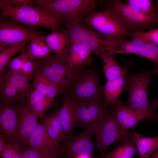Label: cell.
Returning a JSON list of instances; mask_svg holds the SVG:
<instances>
[{"mask_svg":"<svg viewBox=\"0 0 158 158\" xmlns=\"http://www.w3.org/2000/svg\"><path fill=\"white\" fill-rule=\"evenodd\" d=\"M33 6L49 16L63 20L68 18L75 21L84 18L101 6L97 0H33Z\"/></svg>","mask_w":158,"mask_h":158,"instance_id":"1","label":"cell"},{"mask_svg":"<svg viewBox=\"0 0 158 158\" xmlns=\"http://www.w3.org/2000/svg\"><path fill=\"white\" fill-rule=\"evenodd\" d=\"M153 74L152 68L137 74L127 72L126 78L129 94L126 105L144 111L158 121V116L154 111L158 102L155 100L150 104L147 97V90L152 83Z\"/></svg>","mask_w":158,"mask_h":158,"instance_id":"2","label":"cell"},{"mask_svg":"<svg viewBox=\"0 0 158 158\" xmlns=\"http://www.w3.org/2000/svg\"><path fill=\"white\" fill-rule=\"evenodd\" d=\"M0 8L1 12L0 16L9 17L30 28H44L52 32L62 29L63 20L52 18L32 6L27 5L14 7L0 5Z\"/></svg>","mask_w":158,"mask_h":158,"instance_id":"3","label":"cell"},{"mask_svg":"<svg viewBox=\"0 0 158 158\" xmlns=\"http://www.w3.org/2000/svg\"><path fill=\"white\" fill-rule=\"evenodd\" d=\"M35 62V70L60 87L64 93L67 91L81 68L71 66L55 55Z\"/></svg>","mask_w":158,"mask_h":158,"instance_id":"4","label":"cell"},{"mask_svg":"<svg viewBox=\"0 0 158 158\" xmlns=\"http://www.w3.org/2000/svg\"><path fill=\"white\" fill-rule=\"evenodd\" d=\"M107 9L113 14L123 28L129 33L130 31H135L136 32L142 31L141 29L143 28L158 23L157 16L146 14L128 3L119 0L109 1Z\"/></svg>","mask_w":158,"mask_h":158,"instance_id":"5","label":"cell"},{"mask_svg":"<svg viewBox=\"0 0 158 158\" xmlns=\"http://www.w3.org/2000/svg\"><path fill=\"white\" fill-rule=\"evenodd\" d=\"M63 23L69 32L72 44H81L95 54L106 51L107 36L97 32L82 21H75L66 18Z\"/></svg>","mask_w":158,"mask_h":158,"instance_id":"6","label":"cell"},{"mask_svg":"<svg viewBox=\"0 0 158 158\" xmlns=\"http://www.w3.org/2000/svg\"><path fill=\"white\" fill-rule=\"evenodd\" d=\"M100 72L95 68H81L65 92L77 100L101 99L103 89Z\"/></svg>","mask_w":158,"mask_h":158,"instance_id":"7","label":"cell"},{"mask_svg":"<svg viewBox=\"0 0 158 158\" xmlns=\"http://www.w3.org/2000/svg\"><path fill=\"white\" fill-rule=\"evenodd\" d=\"M96 141L94 148L99 150L101 156L113 143L131 138L133 133L124 128L117 120L114 108L109 109L108 115L99 130L95 134Z\"/></svg>","mask_w":158,"mask_h":158,"instance_id":"8","label":"cell"},{"mask_svg":"<svg viewBox=\"0 0 158 158\" xmlns=\"http://www.w3.org/2000/svg\"><path fill=\"white\" fill-rule=\"evenodd\" d=\"M108 52L112 54H134L146 58L154 63L153 74H158V46L140 40L111 37Z\"/></svg>","mask_w":158,"mask_h":158,"instance_id":"9","label":"cell"},{"mask_svg":"<svg viewBox=\"0 0 158 158\" xmlns=\"http://www.w3.org/2000/svg\"><path fill=\"white\" fill-rule=\"evenodd\" d=\"M82 21L99 33L111 37L125 38L131 34L122 26L113 14L107 9L92 11L85 17Z\"/></svg>","mask_w":158,"mask_h":158,"instance_id":"10","label":"cell"},{"mask_svg":"<svg viewBox=\"0 0 158 158\" xmlns=\"http://www.w3.org/2000/svg\"><path fill=\"white\" fill-rule=\"evenodd\" d=\"M77 100L76 127L81 126L86 128L91 125L103 124L109 109L101 99Z\"/></svg>","mask_w":158,"mask_h":158,"instance_id":"11","label":"cell"},{"mask_svg":"<svg viewBox=\"0 0 158 158\" xmlns=\"http://www.w3.org/2000/svg\"><path fill=\"white\" fill-rule=\"evenodd\" d=\"M102 125H91L78 135L73 137L61 146L62 157L75 158L80 155H84L93 158L94 143L92 137L99 130Z\"/></svg>","mask_w":158,"mask_h":158,"instance_id":"12","label":"cell"},{"mask_svg":"<svg viewBox=\"0 0 158 158\" xmlns=\"http://www.w3.org/2000/svg\"><path fill=\"white\" fill-rule=\"evenodd\" d=\"M0 20V50L20 43L38 32L24 26L10 18L1 16Z\"/></svg>","mask_w":158,"mask_h":158,"instance_id":"13","label":"cell"},{"mask_svg":"<svg viewBox=\"0 0 158 158\" xmlns=\"http://www.w3.org/2000/svg\"><path fill=\"white\" fill-rule=\"evenodd\" d=\"M17 106V127L12 142L23 148L26 146L28 139L38 123L37 118L25 100L19 103Z\"/></svg>","mask_w":158,"mask_h":158,"instance_id":"14","label":"cell"},{"mask_svg":"<svg viewBox=\"0 0 158 158\" xmlns=\"http://www.w3.org/2000/svg\"><path fill=\"white\" fill-rule=\"evenodd\" d=\"M62 95V103L59 110V116L64 134L61 145L69 141L73 136V132L76 127L75 111L77 100L66 92Z\"/></svg>","mask_w":158,"mask_h":158,"instance_id":"15","label":"cell"},{"mask_svg":"<svg viewBox=\"0 0 158 158\" xmlns=\"http://www.w3.org/2000/svg\"><path fill=\"white\" fill-rule=\"evenodd\" d=\"M26 146L39 151L51 152L59 157H62V149L52 140L42 123H38L33 131L27 141Z\"/></svg>","mask_w":158,"mask_h":158,"instance_id":"16","label":"cell"},{"mask_svg":"<svg viewBox=\"0 0 158 158\" xmlns=\"http://www.w3.org/2000/svg\"><path fill=\"white\" fill-rule=\"evenodd\" d=\"M17 106L12 104L0 105V134L6 143H11L17 125Z\"/></svg>","mask_w":158,"mask_h":158,"instance_id":"17","label":"cell"},{"mask_svg":"<svg viewBox=\"0 0 158 158\" xmlns=\"http://www.w3.org/2000/svg\"><path fill=\"white\" fill-rule=\"evenodd\" d=\"M113 107L118 122L127 130L133 128L142 120L151 121L154 118L144 111L126 105L121 104Z\"/></svg>","mask_w":158,"mask_h":158,"instance_id":"18","label":"cell"},{"mask_svg":"<svg viewBox=\"0 0 158 158\" xmlns=\"http://www.w3.org/2000/svg\"><path fill=\"white\" fill-rule=\"evenodd\" d=\"M44 39L56 57L63 60L72 44L68 30L65 27L60 31L52 32L44 36Z\"/></svg>","mask_w":158,"mask_h":158,"instance_id":"19","label":"cell"},{"mask_svg":"<svg viewBox=\"0 0 158 158\" xmlns=\"http://www.w3.org/2000/svg\"><path fill=\"white\" fill-rule=\"evenodd\" d=\"M126 74L116 79L107 81L103 89L102 94L105 97L104 103L107 106L114 107L122 104L119 99L120 94L123 91L128 90L126 78Z\"/></svg>","mask_w":158,"mask_h":158,"instance_id":"20","label":"cell"},{"mask_svg":"<svg viewBox=\"0 0 158 158\" xmlns=\"http://www.w3.org/2000/svg\"><path fill=\"white\" fill-rule=\"evenodd\" d=\"M58 112L59 110L56 109L49 114H44L41 119L42 123L52 140L61 149V145L64 140V134Z\"/></svg>","mask_w":158,"mask_h":158,"instance_id":"21","label":"cell"},{"mask_svg":"<svg viewBox=\"0 0 158 158\" xmlns=\"http://www.w3.org/2000/svg\"><path fill=\"white\" fill-rule=\"evenodd\" d=\"M92 53L80 44H72L63 61L71 67L84 68L92 60Z\"/></svg>","mask_w":158,"mask_h":158,"instance_id":"22","label":"cell"},{"mask_svg":"<svg viewBox=\"0 0 158 158\" xmlns=\"http://www.w3.org/2000/svg\"><path fill=\"white\" fill-rule=\"evenodd\" d=\"M33 75V88L48 99L54 101L56 95L64 93L60 87L35 70Z\"/></svg>","mask_w":158,"mask_h":158,"instance_id":"23","label":"cell"},{"mask_svg":"<svg viewBox=\"0 0 158 158\" xmlns=\"http://www.w3.org/2000/svg\"><path fill=\"white\" fill-rule=\"evenodd\" d=\"M29 41L26 49L29 59L34 61L43 59L51 55L52 51L46 42L44 36L39 32L34 35Z\"/></svg>","mask_w":158,"mask_h":158,"instance_id":"24","label":"cell"},{"mask_svg":"<svg viewBox=\"0 0 158 158\" xmlns=\"http://www.w3.org/2000/svg\"><path fill=\"white\" fill-rule=\"evenodd\" d=\"M132 130L131 138L136 145L139 158H150L158 149V136L148 137Z\"/></svg>","mask_w":158,"mask_h":158,"instance_id":"25","label":"cell"},{"mask_svg":"<svg viewBox=\"0 0 158 158\" xmlns=\"http://www.w3.org/2000/svg\"><path fill=\"white\" fill-rule=\"evenodd\" d=\"M0 79L6 81L22 92L26 97L34 88L30 79L20 72L10 71L5 68L0 74Z\"/></svg>","mask_w":158,"mask_h":158,"instance_id":"26","label":"cell"},{"mask_svg":"<svg viewBox=\"0 0 158 158\" xmlns=\"http://www.w3.org/2000/svg\"><path fill=\"white\" fill-rule=\"evenodd\" d=\"M99 55L102 59L103 70L107 81L116 79L123 75L126 74V69L121 66L118 63L113 54L108 51H103Z\"/></svg>","mask_w":158,"mask_h":158,"instance_id":"27","label":"cell"},{"mask_svg":"<svg viewBox=\"0 0 158 158\" xmlns=\"http://www.w3.org/2000/svg\"><path fill=\"white\" fill-rule=\"evenodd\" d=\"M25 98L21 91L9 82L0 79L1 104H12L17 102L19 103L23 101Z\"/></svg>","mask_w":158,"mask_h":158,"instance_id":"28","label":"cell"},{"mask_svg":"<svg viewBox=\"0 0 158 158\" xmlns=\"http://www.w3.org/2000/svg\"><path fill=\"white\" fill-rule=\"evenodd\" d=\"M136 145L131 138L121 141L120 145L115 147L110 152L101 156V158H132L137 152Z\"/></svg>","mask_w":158,"mask_h":158,"instance_id":"29","label":"cell"},{"mask_svg":"<svg viewBox=\"0 0 158 158\" xmlns=\"http://www.w3.org/2000/svg\"><path fill=\"white\" fill-rule=\"evenodd\" d=\"M31 37L20 43L0 50V74L1 73L13 56L25 49V45Z\"/></svg>","mask_w":158,"mask_h":158,"instance_id":"30","label":"cell"},{"mask_svg":"<svg viewBox=\"0 0 158 158\" xmlns=\"http://www.w3.org/2000/svg\"><path fill=\"white\" fill-rule=\"evenodd\" d=\"M128 4L134 8L147 15L157 16L152 1L150 0H127Z\"/></svg>","mask_w":158,"mask_h":158,"instance_id":"31","label":"cell"},{"mask_svg":"<svg viewBox=\"0 0 158 158\" xmlns=\"http://www.w3.org/2000/svg\"><path fill=\"white\" fill-rule=\"evenodd\" d=\"M132 40L149 43L158 46V28L147 31H139L132 34Z\"/></svg>","mask_w":158,"mask_h":158,"instance_id":"32","label":"cell"},{"mask_svg":"<svg viewBox=\"0 0 158 158\" xmlns=\"http://www.w3.org/2000/svg\"><path fill=\"white\" fill-rule=\"evenodd\" d=\"M29 59L25 49L18 56L9 61L6 65L7 68L12 72H20L23 65Z\"/></svg>","mask_w":158,"mask_h":158,"instance_id":"33","label":"cell"},{"mask_svg":"<svg viewBox=\"0 0 158 158\" xmlns=\"http://www.w3.org/2000/svg\"><path fill=\"white\" fill-rule=\"evenodd\" d=\"M21 148L19 144L15 142L6 143L1 157L2 158H21Z\"/></svg>","mask_w":158,"mask_h":158,"instance_id":"34","label":"cell"},{"mask_svg":"<svg viewBox=\"0 0 158 158\" xmlns=\"http://www.w3.org/2000/svg\"><path fill=\"white\" fill-rule=\"evenodd\" d=\"M57 155L48 151H39L28 146L23 148L22 151L21 158H47Z\"/></svg>","mask_w":158,"mask_h":158,"instance_id":"35","label":"cell"},{"mask_svg":"<svg viewBox=\"0 0 158 158\" xmlns=\"http://www.w3.org/2000/svg\"><path fill=\"white\" fill-rule=\"evenodd\" d=\"M54 103V101L45 100L36 104L31 109L37 118L38 117L41 118L44 112L53 105Z\"/></svg>","mask_w":158,"mask_h":158,"instance_id":"36","label":"cell"},{"mask_svg":"<svg viewBox=\"0 0 158 158\" xmlns=\"http://www.w3.org/2000/svg\"><path fill=\"white\" fill-rule=\"evenodd\" d=\"M47 99L49 100L33 89L24 100L25 101L30 109H31L36 104Z\"/></svg>","mask_w":158,"mask_h":158,"instance_id":"37","label":"cell"},{"mask_svg":"<svg viewBox=\"0 0 158 158\" xmlns=\"http://www.w3.org/2000/svg\"><path fill=\"white\" fill-rule=\"evenodd\" d=\"M35 67V61L29 59L23 65L20 73L30 79H33V74Z\"/></svg>","mask_w":158,"mask_h":158,"instance_id":"38","label":"cell"},{"mask_svg":"<svg viewBox=\"0 0 158 158\" xmlns=\"http://www.w3.org/2000/svg\"><path fill=\"white\" fill-rule=\"evenodd\" d=\"M33 0H0V5L16 7L23 5L33 6Z\"/></svg>","mask_w":158,"mask_h":158,"instance_id":"39","label":"cell"},{"mask_svg":"<svg viewBox=\"0 0 158 158\" xmlns=\"http://www.w3.org/2000/svg\"><path fill=\"white\" fill-rule=\"evenodd\" d=\"M6 142L2 135L0 134V155L1 156L5 148Z\"/></svg>","mask_w":158,"mask_h":158,"instance_id":"40","label":"cell"},{"mask_svg":"<svg viewBox=\"0 0 158 158\" xmlns=\"http://www.w3.org/2000/svg\"><path fill=\"white\" fill-rule=\"evenodd\" d=\"M153 2L154 4V6L156 14L158 18V0L154 1Z\"/></svg>","mask_w":158,"mask_h":158,"instance_id":"41","label":"cell"},{"mask_svg":"<svg viewBox=\"0 0 158 158\" xmlns=\"http://www.w3.org/2000/svg\"><path fill=\"white\" fill-rule=\"evenodd\" d=\"M150 158H158V149L152 154Z\"/></svg>","mask_w":158,"mask_h":158,"instance_id":"42","label":"cell"},{"mask_svg":"<svg viewBox=\"0 0 158 158\" xmlns=\"http://www.w3.org/2000/svg\"><path fill=\"white\" fill-rule=\"evenodd\" d=\"M75 158H92L90 157L89 156H86V155H78Z\"/></svg>","mask_w":158,"mask_h":158,"instance_id":"43","label":"cell"},{"mask_svg":"<svg viewBox=\"0 0 158 158\" xmlns=\"http://www.w3.org/2000/svg\"><path fill=\"white\" fill-rule=\"evenodd\" d=\"M47 158H58V157H57L53 156V157H48Z\"/></svg>","mask_w":158,"mask_h":158,"instance_id":"44","label":"cell"},{"mask_svg":"<svg viewBox=\"0 0 158 158\" xmlns=\"http://www.w3.org/2000/svg\"><path fill=\"white\" fill-rule=\"evenodd\" d=\"M110 37H109V38H110Z\"/></svg>","mask_w":158,"mask_h":158,"instance_id":"45","label":"cell"}]
</instances>
